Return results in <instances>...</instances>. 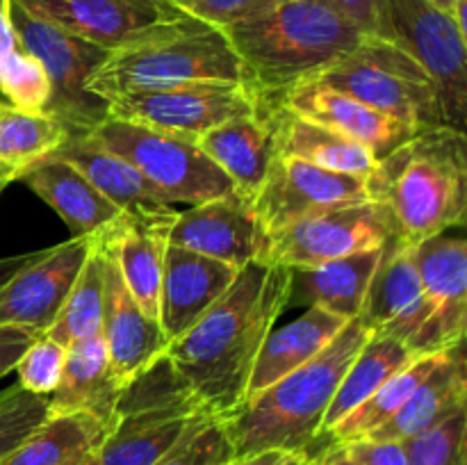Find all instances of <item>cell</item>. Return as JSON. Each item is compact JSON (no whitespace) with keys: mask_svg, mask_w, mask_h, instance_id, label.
Wrapping results in <instances>:
<instances>
[{"mask_svg":"<svg viewBox=\"0 0 467 465\" xmlns=\"http://www.w3.org/2000/svg\"><path fill=\"white\" fill-rule=\"evenodd\" d=\"M287 290L290 267L244 264L208 313L164 349L178 378L214 418L244 404L260 349L287 310Z\"/></svg>","mask_w":467,"mask_h":465,"instance_id":"obj_1","label":"cell"},{"mask_svg":"<svg viewBox=\"0 0 467 465\" xmlns=\"http://www.w3.org/2000/svg\"><path fill=\"white\" fill-rule=\"evenodd\" d=\"M223 32L267 100L317 78L368 36L327 0H272Z\"/></svg>","mask_w":467,"mask_h":465,"instance_id":"obj_2","label":"cell"},{"mask_svg":"<svg viewBox=\"0 0 467 465\" xmlns=\"http://www.w3.org/2000/svg\"><path fill=\"white\" fill-rule=\"evenodd\" d=\"M369 336L372 333L358 319H349L331 345L313 360L223 418L233 456L272 450L308 456L322 438L324 415L347 367Z\"/></svg>","mask_w":467,"mask_h":465,"instance_id":"obj_3","label":"cell"},{"mask_svg":"<svg viewBox=\"0 0 467 465\" xmlns=\"http://www.w3.org/2000/svg\"><path fill=\"white\" fill-rule=\"evenodd\" d=\"M372 194L390 208L397 237L409 246L461 226L467 212L465 130L431 126L415 132L379 160Z\"/></svg>","mask_w":467,"mask_h":465,"instance_id":"obj_4","label":"cell"},{"mask_svg":"<svg viewBox=\"0 0 467 465\" xmlns=\"http://www.w3.org/2000/svg\"><path fill=\"white\" fill-rule=\"evenodd\" d=\"M196 82H249V73L226 32L192 21L167 35L109 53L87 80V91L108 100L126 91Z\"/></svg>","mask_w":467,"mask_h":465,"instance_id":"obj_5","label":"cell"},{"mask_svg":"<svg viewBox=\"0 0 467 465\" xmlns=\"http://www.w3.org/2000/svg\"><path fill=\"white\" fill-rule=\"evenodd\" d=\"M208 415L162 356L123 386L114 424L96 460L99 465L158 463Z\"/></svg>","mask_w":467,"mask_h":465,"instance_id":"obj_6","label":"cell"},{"mask_svg":"<svg viewBox=\"0 0 467 465\" xmlns=\"http://www.w3.org/2000/svg\"><path fill=\"white\" fill-rule=\"evenodd\" d=\"M313 80L354 96L415 132L450 126L433 78L400 46L381 36L368 35Z\"/></svg>","mask_w":467,"mask_h":465,"instance_id":"obj_7","label":"cell"},{"mask_svg":"<svg viewBox=\"0 0 467 465\" xmlns=\"http://www.w3.org/2000/svg\"><path fill=\"white\" fill-rule=\"evenodd\" d=\"M89 135L126 158L171 205H199L237 191L192 137L114 117H105Z\"/></svg>","mask_w":467,"mask_h":465,"instance_id":"obj_8","label":"cell"},{"mask_svg":"<svg viewBox=\"0 0 467 465\" xmlns=\"http://www.w3.org/2000/svg\"><path fill=\"white\" fill-rule=\"evenodd\" d=\"M409 53L438 85L445 119L465 130L467 35L431 0H379L377 35Z\"/></svg>","mask_w":467,"mask_h":465,"instance_id":"obj_9","label":"cell"},{"mask_svg":"<svg viewBox=\"0 0 467 465\" xmlns=\"http://www.w3.org/2000/svg\"><path fill=\"white\" fill-rule=\"evenodd\" d=\"M7 14L21 48L39 59L53 87L48 112L71 132L94 130L108 117V105L87 91V80L108 59V50L26 12L14 0Z\"/></svg>","mask_w":467,"mask_h":465,"instance_id":"obj_10","label":"cell"},{"mask_svg":"<svg viewBox=\"0 0 467 465\" xmlns=\"http://www.w3.org/2000/svg\"><path fill=\"white\" fill-rule=\"evenodd\" d=\"M269 103L272 100L251 82H196L169 89L126 91L105 100L108 117L192 140L233 119L254 117Z\"/></svg>","mask_w":467,"mask_h":465,"instance_id":"obj_11","label":"cell"},{"mask_svg":"<svg viewBox=\"0 0 467 465\" xmlns=\"http://www.w3.org/2000/svg\"><path fill=\"white\" fill-rule=\"evenodd\" d=\"M397 235L395 217L383 201L368 199L313 214L269 237L267 263L313 267L345 255L383 249Z\"/></svg>","mask_w":467,"mask_h":465,"instance_id":"obj_12","label":"cell"},{"mask_svg":"<svg viewBox=\"0 0 467 465\" xmlns=\"http://www.w3.org/2000/svg\"><path fill=\"white\" fill-rule=\"evenodd\" d=\"M14 3L108 53L167 35L194 21L169 0H14Z\"/></svg>","mask_w":467,"mask_h":465,"instance_id":"obj_13","label":"cell"},{"mask_svg":"<svg viewBox=\"0 0 467 465\" xmlns=\"http://www.w3.org/2000/svg\"><path fill=\"white\" fill-rule=\"evenodd\" d=\"M374 199L372 178L276 155L251 203L269 237L313 214Z\"/></svg>","mask_w":467,"mask_h":465,"instance_id":"obj_14","label":"cell"},{"mask_svg":"<svg viewBox=\"0 0 467 465\" xmlns=\"http://www.w3.org/2000/svg\"><path fill=\"white\" fill-rule=\"evenodd\" d=\"M410 251L427 305V322L415 340L413 354H442L465 342L467 244L463 237L442 232L418 242Z\"/></svg>","mask_w":467,"mask_h":465,"instance_id":"obj_15","label":"cell"},{"mask_svg":"<svg viewBox=\"0 0 467 465\" xmlns=\"http://www.w3.org/2000/svg\"><path fill=\"white\" fill-rule=\"evenodd\" d=\"M96 235L71 237L41 249L32 263L7 278L0 285V326L30 328L44 336L76 283Z\"/></svg>","mask_w":467,"mask_h":465,"instance_id":"obj_16","label":"cell"},{"mask_svg":"<svg viewBox=\"0 0 467 465\" xmlns=\"http://www.w3.org/2000/svg\"><path fill=\"white\" fill-rule=\"evenodd\" d=\"M169 244L242 269L258 260L267 263L269 235L249 196L233 191L178 212L169 228Z\"/></svg>","mask_w":467,"mask_h":465,"instance_id":"obj_17","label":"cell"},{"mask_svg":"<svg viewBox=\"0 0 467 465\" xmlns=\"http://www.w3.org/2000/svg\"><path fill=\"white\" fill-rule=\"evenodd\" d=\"M356 319L369 333L397 337L413 351L415 340L427 322V305L413 251L397 235L383 246L363 308Z\"/></svg>","mask_w":467,"mask_h":465,"instance_id":"obj_18","label":"cell"},{"mask_svg":"<svg viewBox=\"0 0 467 465\" xmlns=\"http://www.w3.org/2000/svg\"><path fill=\"white\" fill-rule=\"evenodd\" d=\"M274 103L281 105L295 117L322 123L349 140L360 141L372 150L377 160L386 158L397 146L415 135V130H410L404 123L386 117L379 109L360 103L354 96L333 89L319 80L299 82L283 91Z\"/></svg>","mask_w":467,"mask_h":465,"instance_id":"obj_19","label":"cell"},{"mask_svg":"<svg viewBox=\"0 0 467 465\" xmlns=\"http://www.w3.org/2000/svg\"><path fill=\"white\" fill-rule=\"evenodd\" d=\"M100 336L108 346L114 377L121 386L162 358L169 345L160 324L149 317L140 308L135 296L128 292L121 272L108 249H105V299Z\"/></svg>","mask_w":467,"mask_h":465,"instance_id":"obj_20","label":"cell"},{"mask_svg":"<svg viewBox=\"0 0 467 465\" xmlns=\"http://www.w3.org/2000/svg\"><path fill=\"white\" fill-rule=\"evenodd\" d=\"M237 272L240 269L222 260L169 244L158 308V324L167 340H176L192 324L199 322L231 287Z\"/></svg>","mask_w":467,"mask_h":465,"instance_id":"obj_21","label":"cell"},{"mask_svg":"<svg viewBox=\"0 0 467 465\" xmlns=\"http://www.w3.org/2000/svg\"><path fill=\"white\" fill-rule=\"evenodd\" d=\"M53 155L68 160L82 176L123 214L144 219L173 217V205L114 150L105 149L89 132H68Z\"/></svg>","mask_w":467,"mask_h":465,"instance_id":"obj_22","label":"cell"},{"mask_svg":"<svg viewBox=\"0 0 467 465\" xmlns=\"http://www.w3.org/2000/svg\"><path fill=\"white\" fill-rule=\"evenodd\" d=\"M176 214L164 219L121 214L117 222L100 231V242L117 263L128 292L155 322H158L160 285H162L164 255H167L169 246V228H171Z\"/></svg>","mask_w":467,"mask_h":465,"instance_id":"obj_23","label":"cell"},{"mask_svg":"<svg viewBox=\"0 0 467 465\" xmlns=\"http://www.w3.org/2000/svg\"><path fill=\"white\" fill-rule=\"evenodd\" d=\"M16 182H23L50 205L71 228L73 237L96 235L123 214L82 176L80 169L57 155H48L23 169Z\"/></svg>","mask_w":467,"mask_h":465,"instance_id":"obj_24","label":"cell"},{"mask_svg":"<svg viewBox=\"0 0 467 465\" xmlns=\"http://www.w3.org/2000/svg\"><path fill=\"white\" fill-rule=\"evenodd\" d=\"M272 105L254 117L233 119L196 137L203 153L231 178L235 190L249 199L263 185L276 158Z\"/></svg>","mask_w":467,"mask_h":465,"instance_id":"obj_25","label":"cell"},{"mask_svg":"<svg viewBox=\"0 0 467 465\" xmlns=\"http://www.w3.org/2000/svg\"><path fill=\"white\" fill-rule=\"evenodd\" d=\"M383 249L345 255L313 267H290L287 308H322L356 319Z\"/></svg>","mask_w":467,"mask_h":465,"instance_id":"obj_26","label":"cell"},{"mask_svg":"<svg viewBox=\"0 0 467 465\" xmlns=\"http://www.w3.org/2000/svg\"><path fill=\"white\" fill-rule=\"evenodd\" d=\"M121 390L103 336L85 337L67 346L62 377L48 397V415L89 413L114 424Z\"/></svg>","mask_w":467,"mask_h":465,"instance_id":"obj_27","label":"cell"},{"mask_svg":"<svg viewBox=\"0 0 467 465\" xmlns=\"http://www.w3.org/2000/svg\"><path fill=\"white\" fill-rule=\"evenodd\" d=\"M467 408V367L463 345L445 351L436 367L415 388L406 404L363 440H406Z\"/></svg>","mask_w":467,"mask_h":465,"instance_id":"obj_28","label":"cell"},{"mask_svg":"<svg viewBox=\"0 0 467 465\" xmlns=\"http://www.w3.org/2000/svg\"><path fill=\"white\" fill-rule=\"evenodd\" d=\"M272 117L276 155L304 160L328 171L354 173V176L365 178H372L377 171L379 160L360 141L349 140L322 123L295 117L276 103L272 105Z\"/></svg>","mask_w":467,"mask_h":465,"instance_id":"obj_29","label":"cell"},{"mask_svg":"<svg viewBox=\"0 0 467 465\" xmlns=\"http://www.w3.org/2000/svg\"><path fill=\"white\" fill-rule=\"evenodd\" d=\"M347 322L349 319L337 317L328 310L306 308L304 315L296 317L295 322L269 333L263 349H260L258 360H255L246 399L267 390L283 377L313 360L319 351L331 345L333 337L345 328Z\"/></svg>","mask_w":467,"mask_h":465,"instance_id":"obj_30","label":"cell"},{"mask_svg":"<svg viewBox=\"0 0 467 465\" xmlns=\"http://www.w3.org/2000/svg\"><path fill=\"white\" fill-rule=\"evenodd\" d=\"M112 422L89 413L50 415L0 465H80L99 451Z\"/></svg>","mask_w":467,"mask_h":465,"instance_id":"obj_31","label":"cell"},{"mask_svg":"<svg viewBox=\"0 0 467 465\" xmlns=\"http://www.w3.org/2000/svg\"><path fill=\"white\" fill-rule=\"evenodd\" d=\"M418 356L409 349L401 340L383 333H372L360 346L356 358L347 367L336 395H333L331 406L324 415L322 438L336 427L337 422L347 418L354 408H358L368 397H372L392 374L400 372L401 367L415 360Z\"/></svg>","mask_w":467,"mask_h":465,"instance_id":"obj_32","label":"cell"},{"mask_svg":"<svg viewBox=\"0 0 467 465\" xmlns=\"http://www.w3.org/2000/svg\"><path fill=\"white\" fill-rule=\"evenodd\" d=\"M68 132L55 114L0 103V169L18 178L23 169L53 155Z\"/></svg>","mask_w":467,"mask_h":465,"instance_id":"obj_33","label":"cell"},{"mask_svg":"<svg viewBox=\"0 0 467 465\" xmlns=\"http://www.w3.org/2000/svg\"><path fill=\"white\" fill-rule=\"evenodd\" d=\"M442 354H445V351H442ZM442 354L418 356L415 360H410L406 367H401L400 372L392 374L372 397H368L358 408H354L342 422H337L336 427L324 436V440L345 442L347 445V442L363 440L369 433L377 431L379 427H383V424L406 404V399L413 395L415 388L424 381V377L436 367V363L441 360Z\"/></svg>","mask_w":467,"mask_h":465,"instance_id":"obj_34","label":"cell"},{"mask_svg":"<svg viewBox=\"0 0 467 465\" xmlns=\"http://www.w3.org/2000/svg\"><path fill=\"white\" fill-rule=\"evenodd\" d=\"M105 299V249L100 244V232L78 274L76 283L68 290L53 326L46 331L59 345L68 346L85 337L99 336L103 326Z\"/></svg>","mask_w":467,"mask_h":465,"instance_id":"obj_35","label":"cell"},{"mask_svg":"<svg viewBox=\"0 0 467 465\" xmlns=\"http://www.w3.org/2000/svg\"><path fill=\"white\" fill-rule=\"evenodd\" d=\"M0 91L7 103L30 112H48L53 96V87L41 62L23 48L14 50L0 64Z\"/></svg>","mask_w":467,"mask_h":465,"instance_id":"obj_36","label":"cell"},{"mask_svg":"<svg viewBox=\"0 0 467 465\" xmlns=\"http://www.w3.org/2000/svg\"><path fill=\"white\" fill-rule=\"evenodd\" d=\"M467 408L429 431L401 440L409 465H467Z\"/></svg>","mask_w":467,"mask_h":465,"instance_id":"obj_37","label":"cell"},{"mask_svg":"<svg viewBox=\"0 0 467 465\" xmlns=\"http://www.w3.org/2000/svg\"><path fill=\"white\" fill-rule=\"evenodd\" d=\"M48 418V397L23 390L18 383L0 392V460Z\"/></svg>","mask_w":467,"mask_h":465,"instance_id":"obj_38","label":"cell"},{"mask_svg":"<svg viewBox=\"0 0 467 465\" xmlns=\"http://www.w3.org/2000/svg\"><path fill=\"white\" fill-rule=\"evenodd\" d=\"M233 459L231 442L222 418L208 415L153 465H222Z\"/></svg>","mask_w":467,"mask_h":465,"instance_id":"obj_39","label":"cell"},{"mask_svg":"<svg viewBox=\"0 0 467 465\" xmlns=\"http://www.w3.org/2000/svg\"><path fill=\"white\" fill-rule=\"evenodd\" d=\"M64 360H67V346L44 333L18 358L16 367H14L18 377L16 383L23 390L50 397L57 388L59 377H62Z\"/></svg>","mask_w":467,"mask_h":465,"instance_id":"obj_40","label":"cell"},{"mask_svg":"<svg viewBox=\"0 0 467 465\" xmlns=\"http://www.w3.org/2000/svg\"><path fill=\"white\" fill-rule=\"evenodd\" d=\"M169 3L176 5L182 14L194 21L226 30L228 26L254 16L272 0H169Z\"/></svg>","mask_w":467,"mask_h":465,"instance_id":"obj_41","label":"cell"},{"mask_svg":"<svg viewBox=\"0 0 467 465\" xmlns=\"http://www.w3.org/2000/svg\"><path fill=\"white\" fill-rule=\"evenodd\" d=\"M347 447L358 465H409L404 445L397 440H356Z\"/></svg>","mask_w":467,"mask_h":465,"instance_id":"obj_42","label":"cell"},{"mask_svg":"<svg viewBox=\"0 0 467 465\" xmlns=\"http://www.w3.org/2000/svg\"><path fill=\"white\" fill-rule=\"evenodd\" d=\"M41 333L21 326H0V378L14 372L18 358Z\"/></svg>","mask_w":467,"mask_h":465,"instance_id":"obj_43","label":"cell"},{"mask_svg":"<svg viewBox=\"0 0 467 465\" xmlns=\"http://www.w3.org/2000/svg\"><path fill=\"white\" fill-rule=\"evenodd\" d=\"M333 9L349 18L368 35H377L379 0H327Z\"/></svg>","mask_w":467,"mask_h":465,"instance_id":"obj_44","label":"cell"},{"mask_svg":"<svg viewBox=\"0 0 467 465\" xmlns=\"http://www.w3.org/2000/svg\"><path fill=\"white\" fill-rule=\"evenodd\" d=\"M308 456L296 454V451H260V454L251 456H233L231 460L222 465H304Z\"/></svg>","mask_w":467,"mask_h":465,"instance_id":"obj_45","label":"cell"},{"mask_svg":"<svg viewBox=\"0 0 467 465\" xmlns=\"http://www.w3.org/2000/svg\"><path fill=\"white\" fill-rule=\"evenodd\" d=\"M304 465H358L351 456L349 447L342 445V442H331L328 440L327 445L322 447L315 454H308Z\"/></svg>","mask_w":467,"mask_h":465,"instance_id":"obj_46","label":"cell"},{"mask_svg":"<svg viewBox=\"0 0 467 465\" xmlns=\"http://www.w3.org/2000/svg\"><path fill=\"white\" fill-rule=\"evenodd\" d=\"M18 48H21V44H18V36L16 32H14L12 21H9L7 3L0 0V64H3V59L7 57V55H12L14 50Z\"/></svg>","mask_w":467,"mask_h":465,"instance_id":"obj_47","label":"cell"},{"mask_svg":"<svg viewBox=\"0 0 467 465\" xmlns=\"http://www.w3.org/2000/svg\"><path fill=\"white\" fill-rule=\"evenodd\" d=\"M39 255V251H27V253H18V255H5V258H0V285H3L7 278H12L14 274L18 272L21 267H26L27 263H32V260Z\"/></svg>","mask_w":467,"mask_h":465,"instance_id":"obj_48","label":"cell"},{"mask_svg":"<svg viewBox=\"0 0 467 465\" xmlns=\"http://www.w3.org/2000/svg\"><path fill=\"white\" fill-rule=\"evenodd\" d=\"M9 182H16L14 173H9L7 169H0V194H3V190L9 185Z\"/></svg>","mask_w":467,"mask_h":465,"instance_id":"obj_49","label":"cell"},{"mask_svg":"<svg viewBox=\"0 0 467 465\" xmlns=\"http://www.w3.org/2000/svg\"><path fill=\"white\" fill-rule=\"evenodd\" d=\"M433 5H438L441 9H445L447 14H451V9H454V3L456 0H431Z\"/></svg>","mask_w":467,"mask_h":465,"instance_id":"obj_50","label":"cell"},{"mask_svg":"<svg viewBox=\"0 0 467 465\" xmlns=\"http://www.w3.org/2000/svg\"><path fill=\"white\" fill-rule=\"evenodd\" d=\"M80 465H99V460H96V454L91 456V459H87L85 463H80Z\"/></svg>","mask_w":467,"mask_h":465,"instance_id":"obj_51","label":"cell"},{"mask_svg":"<svg viewBox=\"0 0 467 465\" xmlns=\"http://www.w3.org/2000/svg\"><path fill=\"white\" fill-rule=\"evenodd\" d=\"M5 3H9V0H5Z\"/></svg>","mask_w":467,"mask_h":465,"instance_id":"obj_52","label":"cell"}]
</instances>
